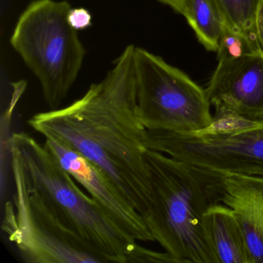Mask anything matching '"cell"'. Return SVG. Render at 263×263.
Wrapping results in <instances>:
<instances>
[{
	"label": "cell",
	"mask_w": 263,
	"mask_h": 263,
	"mask_svg": "<svg viewBox=\"0 0 263 263\" xmlns=\"http://www.w3.org/2000/svg\"><path fill=\"white\" fill-rule=\"evenodd\" d=\"M136 46H127L105 78L63 108L33 115L29 125L93 163L144 218L152 202L145 161L147 129L138 112Z\"/></svg>",
	"instance_id": "obj_1"
},
{
	"label": "cell",
	"mask_w": 263,
	"mask_h": 263,
	"mask_svg": "<svg viewBox=\"0 0 263 263\" xmlns=\"http://www.w3.org/2000/svg\"><path fill=\"white\" fill-rule=\"evenodd\" d=\"M9 146L10 165L19 171L29 189L67 228L104 262H128L138 241L96 200L79 189L44 143L20 132L12 135Z\"/></svg>",
	"instance_id": "obj_2"
},
{
	"label": "cell",
	"mask_w": 263,
	"mask_h": 263,
	"mask_svg": "<svg viewBox=\"0 0 263 263\" xmlns=\"http://www.w3.org/2000/svg\"><path fill=\"white\" fill-rule=\"evenodd\" d=\"M152 202L144 221L155 241L175 263H219L203 226L212 203L207 187L182 161L165 154L145 153Z\"/></svg>",
	"instance_id": "obj_3"
},
{
	"label": "cell",
	"mask_w": 263,
	"mask_h": 263,
	"mask_svg": "<svg viewBox=\"0 0 263 263\" xmlns=\"http://www.w3.org/2000/svg\"><path fill=\"white\" fill-rule=\"evenodd\" d=\"M67 1L34 0L20 16L10 44L41 84L51 110L59 108L82 68L86 50L68 21Z\"/></svg>",
	"instance_id": "obj_4"
},
{
	"label": "cell",
	"mask_w": 263,
	"mask_h": 263,
	"mask_svg": "<svg viewBox=\"0 0 263 263\" xmlns=\"http://www.w3.org/2000/svg\"><path fill=\"white\" fill-rule=\"evenodd\" d=\"M145 145L182 161L204 181L235 175L263 178V119L213 118L207 128L189 133L147 130Z\"/></svg>",
	"instance_id": "obj_5"
},
{
	"label": "cell",
	"mask_w": 263,
	"mask_h": 263,
	"mask_svg": "<svg viewBox=\"0 0 263 263\" xmlns=\"http://www.w3.org/2000/svg\"><path fill=\"white\" fill-rule=\"evenodd\" d=\"M137 101L147 130L189 133L213 122L205 90L161 57L135 47Z\"/></svg>",
	"instance_id": "obj_6"
},
{
	"label": "cell",
	"mask_w": 263,
	"mask_h": 263,
	"mask_svg": "<svg viewBox=\"0 0 263 263\" xmlns=\"http://www.w3.org/2000/svg\"><path fill=\"white\" fill-rule=\"evenodd\" d=\"M14 194L6 203L2 229L27 263H103L102 258L67 228L29 189L11 166Z\"/></svg>",
	"instance_id": "obj_7"
},
{
	"label": "cell",
	"mask_w": 263,
	"mask_h": 263,
	"mask_svg": "<svg viewBox=\"0 0 263 263\" xmlns=\"http://www.w3.org/2000/svg\"><path fill=\"white\" fill-rule=\"evenodd\" d=\"M205 91L213 118L263 119V52L218 61Z\"/></svg>",
	"instance_id": "obj_8"
},
{
	"label": "cell",
	"mask_w": 263,
	"mask_h": 263,
	"mask_svg": "<svg viewBox=\"0 0 263 263\" xmlns=\"http://www.w3.org/2000/svg\"><path fill=\"white\" fill-rule=\"evenodd\" d=\"M44 144L73 179L137 241H155L142 215L118 193L102 171L57 140L45 138Z\"/></svg>",
	"instance_id": "obj_9"
},
{
	"label": "cell",
	"mask_w": 263,
	"mask_h": 263,
	"mask_svg": "<svg viewBox=\"0 0 263 263\" xmlns=\"http://www.w3.org/2000/svg\"><path fill=\"white\" fill-rule=\"evenodd\" d=\"M202 181L213 202L223 203L235 214L252 263H263V178L235 175Z\"/></svg>",
	"instance_id": "obj_10"
},
{
	"label": "cell",
	"mask_w": 263,
	"mask_h": 263,
	"mask_svg": "<svg viewBox=\"0 0 263 263\" xmlns=\"http://www.w3.org/2000/svg\"><path fill=\"white\" fill-rule=\"evenodd\" d=\"M203 226L219 263H252L246 237L230 208L212 203L203 215Z\"/></svg>",
	"instance_id": "obj_11"
},
{
	"label": "cell",
	"mask_w": 263,
	"mask_h": 263,
	"mask_svg": "<svg viewBox=\"0 0 263 263\" xmlns=\"http://www.w3.org/2000/svg\"><path fill=\"white\" fill-rule=\"evenodd\" d=\"M181 14L199 42L207 50L217 52L226 25L210 0H186Z\"/></svg>",
	"instance_id": "obj_12"
},
{
	"label": "cell",
	"mask_w": 263,
	"mask_h": 263,
	"mask_svg": "<svg viewBox=\"0 0 263 263\" xmlns=\"http://www.w3.org/2000/svg\"><path fill=\"white\" fill-rule=\"evenodd\" d=\"M210 2L226 27L244 35L261 50L257 38L260 0H210Z\"/></svg>",
	"instance_id": "obj_13"
},
{
	"label": "cell",
	"mask_w": 263,
	"mask_h": 263,
	"mask_svg": "<svg viewBox=\"0 0 263 263\" xmlns=\"http://www.w3.org/2000/svg\"><path fill=\"white\" fill-rule=\"evenodd\" d=\"M257 51L261 50L250 40L224 27L217 50L218 61L237 59Z\"/></svg>",
	"instance_id": "obj_14"
},
{
	"label": "cell",
	"mask_w": 263,
	"mask_h": 263,
	"mask_svg": "<svg viewBox=\"0 0 263 263\" xmlns=\"http://www.w3.org/2000/svg\"><path fill=\"white\" fill-rule=\"evenodd\" d=\"M128 262L175 263V261L166 252H155L138 245L129 257Z\"/></svg>",
	"instance_id": "obj_15"
},
{
	"label": "cell",
	"mask_w": 263,
	"mask_h": 263,
	"mask_svg": "<svg viewBox=\"0 0 263 263\" xmlns=\"http://www.w3.org/2000/svg\"><path fill=\"white\" fill-rule=\"evenodd\" d=\"M70 26L76 30H83L92 26V15L85 8H75L70 10L68 14Z\"/></svg>",
	"instance_id": "obj_16"
},
{
	"label": "cell",
	"mask_w": 263,
	"mask_h": 263,
	"mask_svg": "<svg viewBox=\"0 0 263 263\" xmlns=\"http://www.w3.org/2000/svg\"><path fill=\"white\" fill-rule=\"evenodd\" d=\"M161 4L169 6L179 13H182L186 0H158Z\"/></svg>",
	"instance_id": "obj_17"
}]
</instances>
